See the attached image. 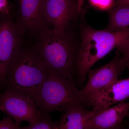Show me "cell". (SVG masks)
Here are the masks:
<instances>
[{
    "label": "cell",
    "instance_id": "3",
    "mask_svg": "<svg viewBox=\"0 0 129 129\" xmlns=\"http://www.w3.org/2000/svg\"><path fill=\"white\" fill-rule=\"evenodd\" d=\"M47 72V67L36 49L21 47L9 66L5 86L27 96L36 103Z\"/></svg>",
    "mask_w": 129,
    "mask_h": 129
},
{
    "label": "cell",
    "instance_id": "16",
    "mask_svg": "<svg viewBox=\"0 0 129 129\" xmlns=\"http://www.w3.org/2000/svg\"><path fill=\"white\" fill-rule=\"evenodd\" d=\"M21 128L8 116H4L0 120V129H21Z\"/></svg>",
    "mask_w": 129,
    "mask_h": 129
},
{
    "label": "cell",
    "instance_id": "4",
    "mask_svg": "<svg viewBox=\"0 0 129 129\" xmlns=\"http://www.w3.org/2000/svg\"><path fill=\"white\" fill-rule=\"evenodd\" d=\"M46 79L42 85L36 104L42 113L64 112L76 105L83 104L76 84L47 68Z\"/></svg>",
    "mask_w": 129,
    "mask_h": 129
},
{
    "label": "cell",
    "instance_id": "8",
    "mask_svg": "<svg viewBox=\"0 0 129 129\" xmlns=\"http://www.w3.org/2000/svg\"><path fill=\"white\" fill-rule=\"evenodd\" d=\"M42 11L46 24L58 32L67 30L80 15L77 0H42Z\"/></svg>",
    "mask_w": 129,
    "mask_h": 129
},
{
    "label": "cell",
    "instance_id": "5",
    "mask_svg": "<svg viewBox=\"0 0 129 129\" xmlns=\"http://www.w3.org/2000/svg\"><path fill=\"white\" fill-rule=\"evenodd\" d=\"M0 111L19 126L23 121L34 124L42 115L36 103L30 97L7 88L0 92Z\"/></svg>",
    "mask_w": 129,
    "mask_h": 129
},
{
    "label": "cell",
    "instance_id": "11",
    "mask_svg": "<svg viewBox=\"0 0 129 129\" xmlns=\"http://www.w3.org/2000/svg\"><path fill=\"white\" fill-rule=\"evenodd\" d=\"M92 110L94 114L87 123L85 129H109L122 123L128 113L129 103L122 102L104 110Z\"/></svg>",
    "mask_w": 129,
    "mask_h": 129
},
{
    "label": "cell",
    "instance_id": "15",
    "mask_svg": "<svg viewBox=\"0 0 129 129\" xmlns=\"http://www.w3.org/2000/svg\"><path fill=\"white\" fill-rule=\"evenodd\" d=\"M117 51L120 54L125 68L129 72V38L117 48Z\"/></svg>",
    "mask_w": 129,
    "mask_h": 129
},
{
    "label": "cell",
    "instance_id": "2",
    "mask_svg": "<svg viewBox=\"0 0 129 129\" xmlns=\"http://www.w3.org/2000/svg\"><path fill=\"white\" fill-rule=\"evenodd\" d=\"M80 45L76 61V82L81 87L88 72L97 61L129 38V30L112 32L93 28L81 22Z\"/></svg>",
    "mask_w": 129,
    "mask_h": 129
},
{
    "label": "cell",
    "instance_id": "21",
    "mask_svg": "<svg viewBox=\"0 0 129 129\" xmlns=\"http://www.w3.org/2000/svg\"><path fill=\"white\" fill-rule=\"evenodd\" d=\"M122 128H123V127H122V123H121L117 126H115V127L109 129H122Z\"/></svg>",
    "mask_w": 129,
    "mask_h": 129
},
{
    "label": "cell",
    "instance_id": "7",
    "mask_svg": "<svg viewBox=\"0 0 129 129\" xmlns=\"http://www.w3.org/2000/svg\"><path fill=\"white\" fill-rule=\"evenodd\" d=\"M23 33L10 19L0 20V90L5 86L12 60L21 48Z\"/></svg>",
    "mask_w": 129,
    "mask_h": 129
},
{
    "label": "cell",
    "instance_id": "1",
    "mask_svg": "<svg viewBox=\"0 0 129 129\" xmlns=\"http://www.w3.org/2000/svg\"><path fill=\"white\" fill-rule=\"evenodd\" d=\"M36 50L47 67L76 84V61L79 48L69 28L63 32L46 28L39 32Z\"/></svg>",
    "mask_w": 129,
    "mask_h": 129
},
{
    "label": "cell",
    "instance_id": "9",
    "mask_svg": "<svg viewBox=\"0 0 129 129\" xmlns=\"http://www.w3.org/2000/svg\"><path fill=\"white\" fill-rule=\"evenodd\" d=\"M129 98V78L117 80L96 93L86 105L92 107V110L101 111L113 105L124 102Z\"/></svg>",
    "mask_w": 129,
    "mask_h": 129
},
{
    "label": "cell",
    "instance_id": "20",
    "mask_svg": "<svg viewBox=\"0 0 129 129\" xmlns=\"http://www.w3.org/2000/svg\"><path fill=\"white\" fill-rule=\"evenodd\" d=\"M85 0H77L78 3V7L79 12V14H81L83 9V6Z\"/></svg>",
    "mask_w": 129,
    "mask_h": 129
},
{
    "label": "cell",
    "instance_id": "18",
    "mask_svg": "<svg viewBox=\"0 0 129 129\" xmlns=\"http://www.w3.org/2000/svg\"><path fill=\"white\" fill-rule=\"evenodd\" d=\"M8 0H0V13H6L8 12Z\"/></svg>",
    "mask_w": 129,
    "mask_h": 129
},
{
    "label": "cell",
    "instance_id": "19",
    "mask_svg": "<svg viewBox=\"0 0 129 129\" xmlns=\"http://www.w3.org/2000/svg\"><path fill=\"white\" fill-rule=\"evenodd\" d=\"M126 5H129V0H117L114 3L113 6Z\"/></svg>",
    "mask_w": 129,
    "mask_h": 129
},
{
    "label": "cell",
    "instance_id": "10",
    "mask_svg": "<svg viewBox=\"0 0 129 129\" xmlns=\"http://www.w3.org/2000/svg\"><path fill=\"white\" fill-rule=\"evenodd\" d=\"M42 0H20L19 22L17 24L23 33L28 31L38 34L48 28L42 11Z\"/></svg>",
    "mask_w": 129,
    "mask_h": 129
},
{
    "label": "cell",
    "instance_id": "13",
    "mask_svg": "<svg viewBox=\"0 0 129 129\" xmlns=\"http://www.w3.org/2000/svg\"><path fill=\"white\" fill-rule=\"evenodd\" d=\"M104 30L109 32L129 30V5L113 6L109 13V22Z\"/></svg>",
    "mask_w": 129,
    "mask_h": 129
},
{
    "label": "cell",
    "instance_id": "6",
    "mask_svg": "<svg viewBox=\"0 0 129 129\" xmlns=\"http://www.w3.org/2000/svg\"><path fill=\"white\" fill-rule=\"evenodd\" d=\"M125 68L120 54L117 51L115 57L107 63L88 72L87 83L79 90L81 99L84 104L93 96L118 80V77Z\"/></svg>",
    "mask_w": 129,
    "mask_h": 129
},
{
    "label": "cell",
    "instance_id": "12",
    "mask_svg": "<svg viewBox=\"0 0 129 129\" xmlns=\"http://www.w3.org/2000/svg\"><path fill=\"white\" fill-rule=\"evenodd\" d=\"M64 112L58 121L59 129H85L94 113L86 109L83 104L73 106Z\"/></svg>",
    "mask_w": 129,
    "mask_h": 129
},
{
    "label": "cell",
    "instance_id": "22",
    "mask_svg": "<svg viewBox=\"0 0 129 129\" xmlns=\"http://www.w3.org/2000/svg\"><path fill=\"white\" fill-rule=\"evenodd\" d=\"M122 129H123L122 128ZM124 129H129V126H128V127H127V128H125Z\"/></svg>",
    "mask_w": 129,
    "mask_h": 129
},
{
    "label": "cell",
    "instance_id": "17",
    "mask_svg": "<svg viewBox=\"0 0 129 129\" xmlns=\"http://www.w3.org/2000/svg\"><path fill=\"white\" fill-rule=\"evenodd\" d=\"M114 0H89L91 4L95 7L107 10L112 7Z\"/></svg>",
    "mask_w": 129,
    "mask_h": 129
},
{
    "label": "cell",
    "instance_id": "14",
    "mask_svg": "<svg viewBox=\"0 0 129 129\" xmlns=\"http://www.w3.org/2000/svg\"><path fill=\"white\" fill-rule=\"evenodd\" d=\"M21 129H59L58 122L52 120L50 114H42L40 119L34 125L21 127Z\"/></svg>",
    "mask_w": 129,
    "mask_h": 129
}]
</instances>
